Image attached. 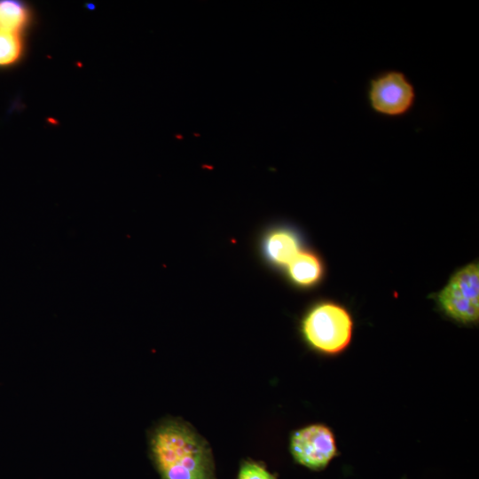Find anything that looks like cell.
<instances>
[{"label":"cell","mask_w":479,"mask_h":479,"mask_svg":"<svg viewBox=\"0 0 479 479\" xmlns=\"http://www.w3.org/2000/svg\"><path fill=\"white\" fill-rule=\"evenodd\" d=\"M148 443L161 479H216L208 443L182 419L161 420L149 431Z\"/></svg>","instance_id":"obj_1"},{"label":"cell","mask_w":479,"mask_h":479,"mask_svg":"<svg viewBox=\"0 0 479 479\" xmlns=\"http://www.w3.org/2000/svg\"><path fill=\"white\" fill-rule=\"evenodd\" d=\"M365 102L375 116L400 120L414 110L418 93L410 77L397 68H386L372 75L365 84Z\"/></svg>","instance_id":"obj_2"},{"label":"cell","mask_w":479,"mask_h":479,"mask_svg":"<svg viewBox=\"0 0 479 479\" xmlns=\"http://www.w3.org/2000/svg\"><path fill=\"white\" fill-rule=\"evenodd\" d=\"M353 330L349 313L341 305L320 302L308 310L301 322L305 342L324 354H336L349 345Z\"/></svg>","instance_id":"obj_3"},{"label":"cell","mask_w":479,"mask_h":479,"mask_svg":"<svg viewBox=\"0 0 479 479\" xmlns=\"http://www.w3.org/2000/svg\"><path fill=\"white\" fill-rule=\"evenodd\" d=\"M441 309L452 318L474 323L479 318V267L469 263L455 272L438 293Z\"/></svg>","instance_id":"obj_4"},{"label":"cell","mask_w":479,"mask_h":479,"mask_svg":"<svg viewBox=\"0 0 479 479\" xmlns=\"http://www.w3.org/2000/svg\"><path fill=\"white\" fill-rule=\"evenodd\" d=\"M290 452L300 465L312 470H321L336 455L337 447L334 436L328 427L312 424L291 435Z\"/></svg>","instance_id":"obj_5"},{"label":"cell","mask_w":479,"mask_h":479,"mask_svg":"<svg viewBox=\"0 0 479 479\" xmlns=\"http://www.w3.org/2000/svg\"><path fill=\"white\" fill-rule=\"evenodd\" d=\"M259 248L266 263L277 269L288 265L302 250L298 233L287 226H274L265 231L260 240Z\"/></svg>","instance_id":"obj_6"},{"label":"cell","mask_w":479,"mask_h":479,"mask_svg":"<svg viewBox=\"0 0 479 479\" xmlns=\"http://www.w3.org/2000/svg\"><path fill=\"white\" fill-rule=\"evenodd\" d=\"M287 275L292 284L300 288H310L317 285L324 274V266L319 256L309 250H301L286 267Z\"/></svg>","instance_id":"obj_7"},{"label":"cell","mask_w":479,"mask_h":479,"mask_svg":"<svg viewBox=\"0 0 479 479\" xmlns=\"http://www.w3.org/2000/svg\"><path fill=\"white\" fill-rule=\"evenodd\" d=\"M27 15L24 5L17 1H0V30L18 33Z\"/></svg>","instance_id":"obj_8"},{"label":"cell","mask_w":479,"mask_h":479,"mask_svg":"<svg viewBox=\"0 0 479 479\" xmlns=\"http://www.w3.org/2000/svg\"><path fill=\"white\" fill-rule=\"evenodd\" d=\"M22 44L18 33L0 30V66H7L18 59Z\"/></svg>","instance_id":"obj_9"},{"label":"cell","mask_w":479,"mask_h":479,"mask_svg":"<svg viewBox=\"0 0 479 479\" xmlns=\"http://www.w3.org/2000/svg\"><path fill=\"white\" fill-rule=\"evenodd\" d=\"M237 479H276L267 467L259 461L243 460Z\"/></svg>","instance_id":"obj_10"}]
</instances>
